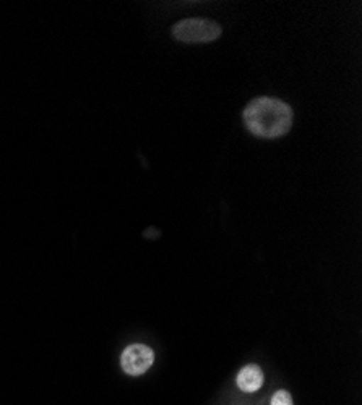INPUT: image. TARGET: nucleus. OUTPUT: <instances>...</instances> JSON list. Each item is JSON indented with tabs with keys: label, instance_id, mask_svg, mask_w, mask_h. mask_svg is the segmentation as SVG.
Masks as SVG:
<instances>
[{
	"label": "nucleus",
	"instance_id": "f257e3e1",
	"mask_svg": "<svg viewBox=\"0 0 362 405\" xmlns=\"http://www.w3.org/2000/svg\"><path fill=\"white\" fill-rule=\"evenodd\" d=\"M244 122L258 138H280L291 130L292 109L273 98H257L246 107Z\"/></svg>",
	"mask_w": 362,
	"mask_h": 405
},
{
	"label": "nucleus",
	"instance_id": "f03ea898",
	"mask_svg": "<svg viewBox=\"0 0 362 405\" xmlns=\"http://www.w3.org/2000/svg\"><path fill=\"white\" fill-rule=\"evenodd\" d=\"M172 36L180 43H212L221 36V26L205 18H187L172 28Z\"/></svg>",
	"mask_w": 362,
	"mask_h": 405
},
{
	"label": "nucleus",
	"instance_id": "7ed1b4c3",
	"mask_svg": "<svg viewBox=\"0 0 362 405\" xmlns=\"http://www.w3.org/2000/svg\"><path fill=\"white\" fill-rule=\"evenodd\" d=\"M153 362H155V353L145 344L128 345L121 357L122 370L130 376H140L146 373Z\"/></svg>",
	"mask_w": 362,
	"mask_h": 405
},
{
	"label": "nucleus",
	"instance_id": "20e7f679",
	"mask_svg": "<svg viewBox=\"0 0 362 405\" xmlns=\"http://www.w3.org/2000/svg\"><path fill=\"white\" fill-rule=\"evenodd\" d=\"M263 384V373L262 368L257 365H247L237 375V386L244 392H256Z\"/></svg>",
	"mask_w": 362,
	"mask_h": 405
},
{
	"label": "nucleus",
	"instance_id": "39448f33",
	"mask_svg": "<svg viewBox=\"0 0 362 405\" xmlns=\"http://www.w3.org/2000/svg\"><path fill=\"white\" fill-rule=\"evenodd\" d=\"M271 405H294L292 397L287 391H278L271 397Z\"/></svg>",
	"mask_w": 362,
	"mask_h": 405
}]
</instances>
